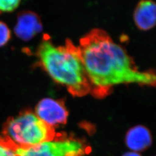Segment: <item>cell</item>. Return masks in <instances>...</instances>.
I'll use <instances>...</instances> for the list:
<instances>
[{"label":"cell","mask_w":156,"mask_h":156,"mask_svg":"<svg viewBox=\"0 0 156 156\" xmlns=\"http://www.w3.org/2000/svg\"><path fill=\"white\" fill-rule=\"evenodd\" d=\"M16 156H82L83 144L76 140H50L27 147L16 146Z\"/></svg>","instance_id":"4"},{"label":"cell","mask_w":156,"mask_h":156,"mask_svg":"<svg viewBox=\"0 0 156 156\" xmlns=\"http://www.w3.org/2000/svg\"><path fill=\"white\" fill-rule=\"evenodd\" d=\"M0 156H16L14 151L6 145L0 135Z\"/></svg>","instance_id":"11"},{"label":"cell","mask_w":156,"mask_h":156,"mask_svg":"<svg viewBox=\"0 0 156 156\" xmlns=\"http://www.w3.org/2000/svg\"><path fill=\"white\" fill-rule=\"evenodd\" d=\"M151 136L147 128L137 126L131 128L126 136V143L128 148L140 151L146 149L151 144Z\"/></svg>","instance_id":"8"},{"label":"cell","mask_w":156,"mask_h":156,"mask_svg":"<svg viewBox=\"0 0 156 156\" xmlns=\"http://www.w3.org/2000/svg\"><path fill=\"white\" fill-rule=\"evenodd\" d=\"M36 56L37 66L73 95L83 96L91 89L79 47L69 39L63 46H56L45 35L37 49Z\"/></svg>","instance_id":"2"},{"label":"cell","mask_w":156,"mask_h":156,"mask_svg":"<svg viewBox=\"0 0 156 156\" xmlns=\"http://www.w3.org/2000/svg\"><path fill=\"white\" fill-rule=\"evenodd\" d=\"M36 115L50 127L66 123L68 113L63 104L52 98L40 101L35 108Z\"/></svg>","instance_id":"5"},{"label":"cell","mask_w":156,"mask_h":156,"mask_svg":"<svg viewBox=\"0 0 156 156\" xmlns=\"http://www.w3.org/2000/svg\"><path fill=\"white\" fill-rule=\"evenodd\" d=\"M22 0H0V14L15 11Z\"/></svg>","instance_id":"9"},{"label":"cell","mask_w":156,"mask_h":156,"mask_svg":"<svg viewBox=\"0 0 156 156\" xmlns=\"http://www.w3.org/2000/svg\"><path fill=\"white\" fill-rule=\"evenodd\" d=\"M2 136L17 146L27 147L54 140L55 131L33 112L25 111L9 117L4 124Z\"/></svg>","instance_id":"3"},{"label":"cell","mask_w":156,"mask_h":156,"mask_svg":"<svg viewBox=\"0 0 156 156\" xmlns=\"http://www.w3.org/2000/svg\"><path fill=\"white\" fill-rule=\"evenodd\" d=\"M78 47L91 87L97 90L121 84H156L155 73L139 70L126 50L104 30H91Z\"/></svg>","instance_id":"1"},{"label":"cell","mask_w":156,"mask_h":156,"mask_svg":"<svg viewBox=\"0 0 156 156\" xmlns=\"http://www.w3.org/2000/svg\"><path fill=\"white\" fill-rule=\"evenodd\" d=\"M123 156H141L135 152H128L125 153Z\"/></svg>","instance_id":"12"},{"label":"cell","mask_w":156,"mask_h":156,"mask_svg":"<svg viewBox=\"0 0 156 156\" xmlns=\"http://www.w3.org/2000/svg\"><path fill=\"white\" fill-rule=\"evenodd\" d=\"M42 29L41 18L36 13L24 11L17 15L14 32L19 39L29 41L40 33Z\"/></svg>","instance_id":"6"},{"label":"cell","mask_w":156,"mask_h":156,"mask_svg":"<svg viewBox=\"0 0 156 156\" xmlns=\"http://www.w3.org/2000/svg\"><path fill=\"white\" fill-rule=\"evenodd\" d=\"M156 6L153 0H142L138 4L134 13V20L137 27L147 31L156 24Z\"/></svg>","instance_id":"7"},{"label":"cell","mask_w":156,"mask_h":156,"mask_svg":"<svg viewBox=\"0 0 156 156\" xmlns=\"http://www.w3.org/2000/svg\"><path fill=\"white\" fill-rule=\"evenodd\" d=\"M11 38V32L5 23L0 21V48L5 45Z\"/></svg>","instance_id":"10"}]
</instances>
